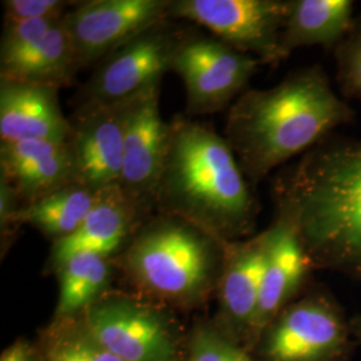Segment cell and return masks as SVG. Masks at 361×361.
Masks as SVG:
<instances>
[{
	"mask_svg": "<svg viewBox=\"0 0 361 361\" xmlns=\"http://www.w3.org/2000/svg\"><path fill=\"white\" fill-rule=\"evenodd\" d=\"M62 19H4L0 61L13 58Z\"/></svg>",
	"mask_w": 361,
	"mask_h": 361,
	"instance_id": "25",
	"label": "cell"
},
{
	"mask_svg": "<svg viewBox=\"0 0 361 361\" xmlns=\"http://www.w3.org/2000/svg\"><path fill=\"white\" fill-rule=\"evenodd\" d=\"M349 328L353 338L357 341V344H361V314L349 319Z\"/></svg>",
	"mask_w": 361,
	"mask_h": 361,
	"instance_id": "28",
	"label": "cell"
},
{
	"mask_svg": "<svg viewBox=\"0 0 361 361\" xmlns=\"http://www.w3.org/2000/svg\"><path fill=\"white\" fill-rule=\"evenodd\" d=\"M106 192L71 183L28 207L18 209L6 226L28 224L55 243L75 232Z\"/></svg>",
	"mask_w": 361,
	"mask_h": 361,
	"instance_id": "20",
	"label": "cell"
},
{
	"mask_svg": "<svg viewBox=\"0 0 361 361\" xmlns=\"http://www.w3.org/2000/svg\"><path fill=\"white\" fill-rule=\"evenodd\" d=\"M159 87L130 99L126 118L121 190L143 217L155 209L168 149L169 123L159 111Z\"/></svg>",
	"mask_w": 361,
	"mask_h": 361,
	"instance_id": "11",
	"label": "cell"
},
{
	"mask_svg": "<svg viewBox=\"0 0 361 361\" xmlns=\"http://www.w3.org/2000/svg\"><path fill=\"white\" fill-rule=\"evenodd\" d=\"M58 89L0 80L1 142H67L71 121L61 109Z\"/></svg>",
	"mask_w": 361,
	"mask_h": 361,
	"instance_id": "16",
	"label": "cell"
},
{
	"mask_svg": "<svg viewBox=\"0 0 361 361\" xmlns=\"http://www.w3.org/2000/svg\"><path fill=\"white\" fill-rule=\"evenodd\" d=\"M276 201L314 269L361 281V140L325 138L280 177Z\"/></svg>",
	"mask_w": 361,
	"mask_h": 361,
	"instance_id": "2",
	"label": "cell"
},
{
	"mask_svg": "<svg viewBox=\"0 0 361 361\" xmlns=\"http://www.w3.org/2000/svg\"><path fill=\"white\" fill-rule=\"evenodd\" d=\"M269 231L226 244L219 281V328L249 350L264 277Z\"/></svg>",
	"mask_w": 361,
	"mask_h": 361,
	"instance_id": "14",
	"label": "cell"
},
{
	"mask_svg": "<svg viewBox=\"0 0 361 361\" xmlns=\"http://www.w3.org/2000/svg\"><path fill=\"white\" fill-rule=\"evenodd\" d=\"M170 0H91L77 3L63 23L79 65L104 61L150 28L166 22Z\"/></svg>",
	"mask_w": 361,
	"mask_h": 361,
	"instance_id": "10",
	"label": "cell"
},
{
	"mask_svg": "<svg viewBox=\"0 0 361 361\" xmlns=\"http://www.w3.org/2000/svg\"><path fill=\"white\" fill-rule=\"evenodd\" d=\"M38 353L25 341H16L11 347L6 349L0 361H37Z\"/></svg>",
	"mask_w": 361,
	"mask_h": 361,
	"instance_id": "27",
	"label": "cell"
},
{
	"mask_svg": "<svg viewBox=\"0 0 361 361\" xmlns=\"http://www.w3.org/2000/svg\"><path fill=\"white\" fill-rule=\"evenodd\" d=\"M288 8L289 0H173L169 18L205 27L261 65L277 66L286 61L281 35Z\"/></svg>",
	"mask_w": 361,
	"mask_h": 361,
	"instance_id": "7",
	"label": "cell"
},
{
	"mask_svg": "<svg viewBox=\"0 0 361 361\" xmlns=\"http://www.w3.org/2000/svg\"><path fill=\"white\" fill-rule=\"evenodd\" d=\"M185 361H256L219 325H200L190 337Z\"/></svg>",
	"mask_w": 361,
	"mask_h": 361,
	"instance_id": "23",
	"label": "cell"
},
{
	"mask_svg": "<svg viewBox=\"0 0 361 361\" xmlns=\"http://www.w3.org/2000/svg\"><path fill=\"white\" fill-rule=\"evenodd\" d=\"M37 361H47V360H46V359H44V357H43V356H42V355H39L38 360H37Z\"/></svg>",
	"mask_w": 361,
	"mask_h": 361,
	"instance_id": "29",
	"label": "cell"
},
{
	"mask_svg": "<svg viewBox=\"0 0 361 361\" xmlns=\"http://www.w3.org/2000/svg\"><path fill=\"white\" fill-rule=\"evenodd\" d=\"M356 345L340 302L312 284L265 326L250 353L256 361H350Z\"/></svg>",
	"mask_w": 361,
	"mask_h": 361,
	"instance_id": "5",
	"label": "cell"
},
{
	"mask_svg": "<svg viewBox=\"0 0 361 361\" xmlns=\"http://www.w3.org/2000/svg\"><path fill=\"white\" fill-rule=\"evenodd\" d=\"M155 209L188 219L225 243L252 237L259 213L229 143L212 126L185 116L169 122Z\"/></svg>",
	"mask_w": 361,
	"mask_h": 361,
	"instance_id": "3",
	"label": "cell"
},
{
	"mask_svg": "<svg viewBox=\"0 0 361 361\" xmlns=\"http://www.w3.org/2000/svg\"><path fill=\"white\" fill-rule=\"evenodd\" d=\"M226 244L188 219L158 212L131 235L121 267L152 301L195 308L219 290Z\"/></svg>",
	"mask_w": 361,
	"mask_h": 361,
	"instance_id": "4",
	"label": "cell"
},
{
	"mask_svg": "<svg viewBox=\"0 0 361 361\" xmlns=\"http://www.w3.org/2000/svg\"><path fill=\"white\" fill-rule=\"evenodd\" d=\"M350 0H289L281 35L285 59L301 47L323 46L334 51L355 20Z\"/></svg>",
	"mask_w": 361,
	"mask_h": 361,
	"instance_id": "19",
	"label": "cell"
},
{
	"mask_svg": "<svg viewBox=\"0 0 361 361\" xmlns=\"http://www.w3.org/2000/svg\"><path fill=\"white\" fill-rule=\"evenodd\" d=\"M268 231L269 243L249 352L265 326L310 288L312 271H316L288 213L277 210Z\"/></svg>",
	"mask_w": 361,
	"mask_h": 361,
	"instance_id": "13",
	"label": "cell"
},
{
	"mask_svg": "<svg viewBox=\"0 0 361 361\" xmlns=\"http://www.w3.org/2000/svg\"><path fill=\"white\" fill-rule=\"evenodd\" d=\"M129 102L79 104L68 140L78 183L101 192L121 189Z\"/></svg>",
	"mask_w": 361,
	"mask_h": 361,
	"instance_id": "12",
	"label": "cell"
},
{
	"mask_svg": "<svg viewBox=\"0 0 361 361\" xmlns=\"http://www.w3.org/2000/svg\"><path fill=\"white\" fill-rule=\"evenodd\" d=\"M320 65L292 71L276 86L246 90L229 107L224 138L250 185L305 154L355 121Z\"/></svg>",
	"mask_w": 361,
	"mask_h": 361,
	"instance_id": "1",
	"label": "cell"
},
{
	"mask_svg": "<svg viewBox=\"0 0 361 361\" xmlns=\"http://www.w3.org/2000/svg\"><path fill=\"white\" fill-rule=\"evenodd\" d=\"M91 335L121 361H185L180 332L162 308L104 295L80 314Z\"/></svg>",
	"mask_w": 361,
	"mask_h": 361,
	"instance_id": "6",
	"label": "cell"
},
{
	"mask_svg": "<svg viewBox=\"0 0 361 361\" xmlns=\"http://www.w3.org/2000/svg\"><path fill=\"white\" fill-rule=\"evenodd\" d=\"M59 298L55 320L79 317L104 296L110 280L109 258L80 253L65 261L58 269Z\"/></svg>",
	"mask_w": 361,
	"mask_h": 361,
	"instance_id": "21",
	"label": "cell"
},
{
	"mask_svg": "<svg viewBox=\"0 0 361 361\" xmlns=\"http://www.w3.org/2000/svg\"><path fill=\"white\" fill-rule=\"evenodd\" d=\"M71 4L62 0H6L4 19H63Z\"/></svg>",
	"mask_w": 361,
	"mask_h": 361,
	"instance_id": "26",
	"label": "cell"
},
{
	"mask_svg": "<svg viewBox=\"0 0 361 361\" xmlns=\"http://www.w3.org/2000/svg\"><path fill=\"white\" fill-rule=\"evenodd\" d=\"M143 219L142 213L119 188L107 190L75 232L54 243L47 265L55 271L80 253L109 258L128 245Z\"/></svg>",
	"mask_w": 361,
	"mask_h": 361,
	"instance_id": "17",
	"label": "cell"
},
{
	"mask_svg": "<svg viewBox=\"0 0 361 361\" xmlns=\"http://www.w3.org/2000/svg\"><path fill=\"white\" fill-rule=\"evenodd\" d=\"M82 67L63 19L13 58L0 61V79L61 89Z\"/></svg>",
	"mask_w": 361,
	"mask_h": 361,
	"instance_id": "18",
	"label": "cell"
},
{
	"mask_svg": "<svg viewBox=\"0 0 361 361\" xmlns=\"http://www.w3.org/2000/svg\"><path fill=\"white\" fill-rule=\"evenodd\" d=\"M183 35L166 22L150 28L101 61L80 104H116L161 86Z\"/></svg>",
	"mask_w": 361,
	"mask_h": 361,
	"instance_id": "9",
	"label": "cell"
},
{
	"mask_svg": "<svg viewBox=\"0 0 361 361\" xmlns=\"http://www.w3.org/2000/svg\"><path fill=\"white\" fill-rule=\"evenodd\" d=\"M334 55L341 94L361 101V13L355 16L347 37L334 50Z\"/></svg>",
	"mask_w": 361,
	"mask_h": 361,
	"instance_id": "24",
	"label": "cell"
},
{
	"mask_svg": "<svg viewBox=\"0 0 361 361\" xmlns=\"http://www.w3.org/2000/svg\"><path fill=\"white\" fill-rule=\"evenodd\" d=\"M0 166L1 178L13 189L19 209L78 183L68 141L1 142Z\"/></svg>",
	"mask_w": 361,
	"mask_h": 361,
	"instance_id": "15",
	"label": "cell"
},
{
	"mask_svg": "<svg viewBox=\"0 0 361 361\" xmlns=\"http://www.w3.org/2000/svg\"><path fill=\"white\" fill-rule=\"evenodd\" d=\"M47 361H121L98 343L82 317L55 320L44 338Z\"/></svg>",
	"mask_w": 361,
	"mask_h": 361,
	"instance_id": "22",
	"label": "cell"
},
{
	"mask_svg": "<svg viewBox=\"0 0 361 361\" xmlns=\"http://www.w3.org/2000/svg\"><path fill=\"white\" fill-rule=\"evenodd\" d=\"M259 65L255 56L214 37H183L174 52L171 71L183 82L188 114L207 116L232 106L245 92Z\"/></svg>",
	"mask_w": 361,
	"mask_h": 361,
	"instance_id": "8",
	"label": "cell"
}]
</instances>
